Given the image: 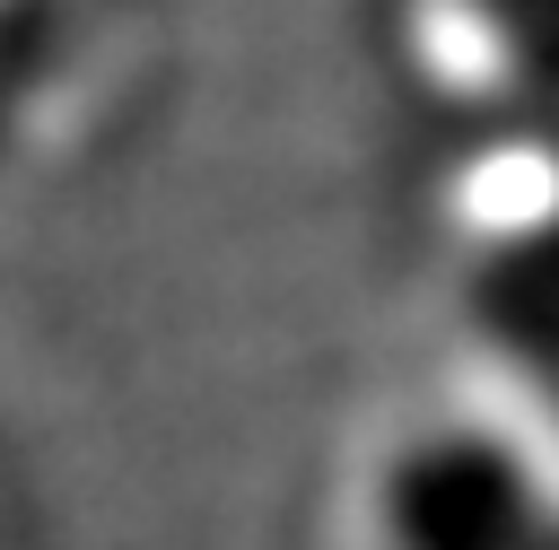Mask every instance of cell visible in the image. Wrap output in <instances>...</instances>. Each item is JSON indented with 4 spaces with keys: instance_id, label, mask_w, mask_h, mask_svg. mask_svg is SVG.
Wrapping results in <instances>:
<instances>
[{
    "instance_id": "cell-1",
    "label": "cell",
    "mask_w": 559,
    "mask_h": 550,
    "mask_svg": "<svg viewBox=\"0 0 559 550\" xmlns=\"http://www.w3.org/2000/svg\"><path fill=\"white\" fill-rule=\"evenodd\" d=\"M358 524L367 550H550L559 463L524 419L419 410L376 445Z\"/></svg>"
},
{
    "instance_id": "cell-2",
    "label": "cell",
    "mask_w": 559,
    "mask_h": 550,
    "mask_svg": "<svg viewBox=\"0 0 559 550\" xmlns=\"http://www.w3.org/2000/svg\"><path fill=\"white\" fill-rule=\"evenodd\" d=\"M454 52H480L507 105H559V0H437Z\"/></svg>"
},
{
    "instance_id": "cell-3",
    "label": "cell",
    "mask_w": 559,
    "mask_h": 550,
    "mask_svg": "<svg viewBox=\"0 0 559 550\" xmlns=\"http://www.w3.org/2000/svg\"><path fill=\"white\" fill-rule=\"evenodd\" d=\"M550 550H559V524H550Z\"/></svg>"
}]
</instances>
